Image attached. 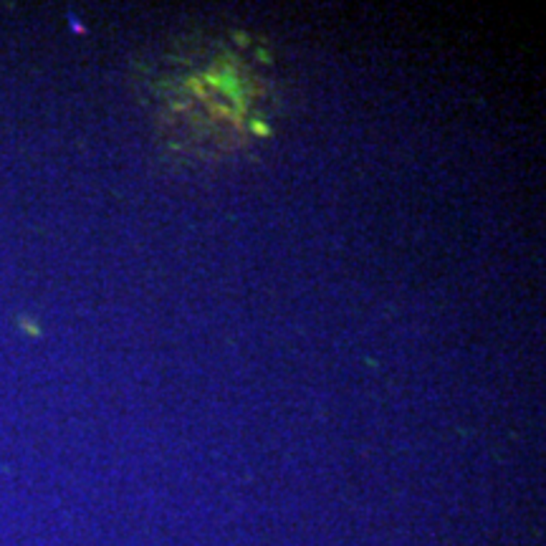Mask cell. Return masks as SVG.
I'll list each match as a JSON object with an SVG mask.
<instances>
[{
	"label": "cell",
	"instance_id": "obj_1",
	"mask_svg": "<svg viewBox=\"0 0 546 546\" xmlns=\"http://www.w3.org/2000/svg\"><path fill=\"white\" fill-rule=\"evenodd\" d=\"M250 129H253L256 137H271V127L266 124V122H261V119H253V122H250Z\"/></svg>",
	"mask_w": 546,
	"mask_h": 546
},
{
	"label": "cell",
	"instance_id": "obj_2",
	"mask_svg": "<svg viewBox=\"0 0 546 546\" xmlns=\"http://www.w3.org/2000/svg\"><path fill=\"white\" fill-rule=\"evenodd\" d=\"M20 326H23V329H26V331H28V334H31V336H38V334H41V331H38V326H36L34 322H28V319H20Z\"/></svg>",
	"mask_w": 546,
	"mask_h": 546
}]
</instances>
